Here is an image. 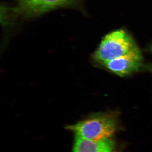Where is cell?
Segmentation results:
<instances>
[{"mask_svg": "<svg viewBox=\"0 0 152 152\" xmlns=\"http://www.w3.org/2000/svg\"><path fill=\"white\" fill-rule=\"evenodd\" d=\"M146 69H147V70L151 72L152 73V64L147 66L146 67Z\"/></svg>", "mask_w": 152, "mask_h": 152, "instance_id": "obj_6", "label": "cell"}, {"mask_svg": "<svg viewBox=\"0 0 152 152\" xmlns=\"http://www.w3.org/2000/svg\"><path fill=\"white\" fill-rule=\"evenodd\" d=\"M151 52L152 53V46L151 47Z\"/></svg>", "mask_w": 152, "mask_h": 152, "instance_id": "obj_7", "label": "cell"}, {"mask_svg": "<svg viewBox=\"0 0 152 152\" xmlns=\"http://www.w3.org/2000/svg\"><path fill=\"white\" fill-rule=\"evenodd\" d=\"M137 48L135 42L127 32L122 29L115 30L103 38L92 56V59L94 62L102 65Z\"/></svg>", "mask_w": 152, "mask_h": 152, "instance_id": "obj_2", "label": "cell"}, {"mask_svg": "<svg viewBox=\"0 0 152 152\" xmlns=\"http://www.w3.org/2000/svg\"><path fill=\"white\" fill-rule=\"evenodd\" d=\"M114 145L110 139L94 141L76 136L73 152H112Z\"/></svg>", "mask_w": 152, "mask_h": 152, "instance_id": "obj_5", "label": "cell"}, {"mask_svg": "<svg viewBox=\"0 0 152 152\" xmlns=\"http://www.w3.org/2000/svg\"><path fill=\"white\" fill-rule=\"evenodd\" d=\"M80 0H18L12 10L16 15L25 19L39 16L47 12L62 7H72Z\"/></svg>", "mask_w": 152, "mask_h": 152, "instance_id": "obj_3", "label": "cell"}, {"mask_svg": "<svg viewBox=\"0 0 152 152\" xmlns=\"http://www.w3.org/2000/svg\"><path fill=\"white\" fill-rule=\"evenodd\" d=\"M142 61L141 53L137 48L102 65L118 75L124 77L138 71L142 68Z\"/></svg>", "mask_w": 152, "mask_h": 152, "instance_id": "obj_4", "label": "cell"}, {"mask_svg": "<svg viewBox=\"0 0 152 152\" xmlns=\"http://www.w3.org/2000/svg\"><path fill=\"white\" fill-rule=\"evenodd\" d=\"M118 125V115L106 112L94 114L66 128L83 138L99 141L109 139L116 132Z\"/></svg>", "mask_w": 152, "mask_h": 152, "instance_id": "obj_1", "label": "cell"}]
</instances>
